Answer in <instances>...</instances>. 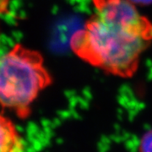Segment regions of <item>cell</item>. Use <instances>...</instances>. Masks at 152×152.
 <instances>
[{"label": "cell", "instance_id": "7a4b0ae2", "mask_svg": "<svg viewBox=\"0 0 152 152\" xmlns=\"http://www.w3.org/2000/svg\"><path fill=\"white\" fill-rule=\"evenodd\" d=\"M53 83L38 51L15 44L0 56V105L25 119L40 93Z\"/></svg>", "mask_w": 152, "mask_h": 152}, {"label": "cell", "instance_id": "3957f363", "mask_svg": "<svg viewBox=\"0 0 152 152\" xmlns=\"http://www.w3.org/2000/svg\"><path fill=\"white\" fill-rule=\"evenodd\" d=\"M0 152H24V145L13 122L0 113Z\"/></svg>", "mask_w": 152, "mask_h": 152}, {"label": "cell", "instance_id": "6da1fadb", "mask_svg": "<svg viewBox=\"0 0 152 152\" xmlns=\"http://www.w3.org/2000/svg\"><path fill=\"white\" fill-rule=\"evenodd\" d=\"M94 13L70 39L73 53L106 73L130 78L152 43V23L129 0H91Z\"/></svg>", "mask_w": 152, "mask_h": 152}, {"label": "cell", "instance_id": "277c9868", "mask_svg": "<svg viewBox=\"0 0 152 152\" xmlns=\"http://www.w3.org/2000/svg\"><path fill=\"white\" fill-rule=\"evenodd\" d=\"M139 152H152V129L142 136L139 145Z\"/></svg>", "mask_w": 152, "mask_h": 152}, {"label": "cell", "instance_id": "5b68a950", "mask_svg": "<svg viewBox=\"0 0 152 152\" xmlns=\"http://www.w3.org/2000/svg\"><path fill=\"white\" fill-rule=\"evenodd\" d=\"M131 3H133L134 4H141V5H145V4H150L152 3V0H129Z\"/></svg>", "mask_w": 152, "mask_h": 152}]
</instances>
